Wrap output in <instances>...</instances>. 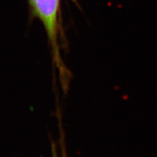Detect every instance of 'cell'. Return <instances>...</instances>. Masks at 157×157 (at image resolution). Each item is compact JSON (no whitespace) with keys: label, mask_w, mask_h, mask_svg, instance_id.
<instances>
[{"label":"cell","mask_w":157,"mask_h":157,"mask_svg":"<svg viewBox=\"0 0 157 157\" xmlns=\"http://www.w3.org/2000/svg\"><path fill=\"white\" fill-rule=\"evenodd\" d=\"M60 2L61 0H28L31 15L39 19L45 30L52 50V62L58 70L60 83L65 91L68 88L71 75L60 51Z\"/></svg>","instance_id":"cell-1"},{"label":"cell","mask_w":157,"mask_h":157,"mask_svg":"<svg viewBox=\"0 0 157 157\" xmlns=\"http://www.w3.org/2000/svg\"><path fill=\"white\" fill-rule=\"evenodd\" d=\"M71 1H73V2H76V1H75V0H71Z\"/></svg>","instance_id":"cell-2"}]
</instances>
